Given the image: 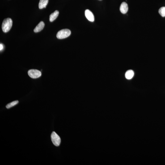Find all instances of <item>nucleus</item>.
<instances>
[{
  "mask_svg": "<svg viewBox=\"0 0 165 165\" xmlns=\"http://www.w3.org/2000/svg\"><path fill=\"white\" fill-rule=\"evenodd\" d=\"M12 20L11 18H7L4 20L2 24V29L3 32H8L12 26Z\"/></svg>",
  "mask_w": 165,
  "mask_h": 165,
  "instance_id": "nucleus-1",
  "label": "nucleus"
},
{
  "mask_svg": "<svg viewBox=\"0 0 165 165\" xmlns=\"http://www.w3.org/2000/svg\"><path fill=\"white\" fill-rule=\"evenodd\" d=\"M71 33V32L70 30L67 29H65L58 31L57 33L56 36L58 39H63L70 36Z\"/></svg>",
  "mask_w": 165,
  "mask_h": 165,
  "instance_id": "nucleus-2",
  "label": "nucleus"
},
{
  "mask_svg": "<svg viewBox=\"0 0 165 165\" xmlns=\"http://www.w3.org/2000/svg\"><path fill=\"white\" fill-rule=\"evenodd\" d=\"M51 138L52 143L55 146H59L61 143V138L55 132H52L51 134Z\"/></svg>",
  "mask_w": 165,
  "mask_h": 165,
  "instance_id": "nucleus-3",
  "label": "nucleus"
},
{
  "mask_svg": "<svg viewBox=\"0 0 165 165\" xmlns=\"http://www.w3.org/2000/svg\"><path fill=\"white\" fill-rule=\"evenodd\" d=\"M28 74L29 76L33 79L39 78L41 75V73L40 71L36 69H32L28 70Z\"/></svg>",
  "mask_w": 165,
  "mask_h": 165,
  "instance_id": "nucleus-4",
  "label": "nucleus"
},
{
  "mask_svg": "<svg viewBox=\"0 0 165 165\" xmlns=\"http://www.w3.org/2000/svg\"><path fill=\"white\" fill-rule=\"evenodd\" d=\"M85 15L86 18L89 21L93 22L95 20V18L93 13L89 10H86L85 12Z\"/></svg>",
  "mask_w": 165,
  "mask_h": 165,
  "instance_id": "nucleus-5",
  "label": "nucleus"
},
{
  "mask_svg": "<svg viewBox=\"0 0 165 165\" xmlns=\"http://www.w3.org/2000/svg\"><path fill=\"white\" fill-rule=\"evenodd\" d=\"M120 10L122 13L126 14L128 10L127 4L125 2H123L120 5Z\"/></svg>",
  "mask_w": 165,
  "mask_h": 165,
  "instance_id": "nucleus-6",
  "label": "nucleus"
},
{
  "mask_svg": "<svg viewBox=\"0 0 165 165\" xmlns=\"http://www.w3.org/2000/svg\"><path fill=\"white\" fill-rule=\"evenodd\" d=\"M44 26L45 24L44 22L43 21L40 22L34 29V32L36 33L40 32L44 28Z\"/></svg>",
  "mask_w": 165,
  "mask_h": 165,
  "instance_id": "nucleus-7",
  "label": "nucleus"
},
{
  "mask_svg": "<svg viewBox=\"0 0 165 165\" xmlns=\"http://www.w3.org/2000/svg\"><path fill=\"white\" fill-rule=\"evenodd\" d=\"M59 12L57 10H56L50 16V21L51 22L54 21L58 17Z\"/></svg>",
  "mask_w": 165,
  "mask_h": 165,
  "instance_id": "nucleus-8",
  "label": "nucleus"
},
{
  "mask_svg": "<svg viewBox=\"0 0 165 165\" xmlns=\"http://www.w3.org/2000/svg\"><path fill=\"white\" fill-rule=\"evenodd\" d=\"M134 72L133 70H128L125 73V78L127 79L130 80L133 78L134 76Z\"/></svg>",
  "mask_w": 165,
  "mask_h": 165,
  "instance_id": "nucleus-9",
  "label": "nucleus"
},
{
  "mask_svg": "<svg viewBox=\"0 0 165 165\" xmlns=\"http://www.w3.org/2000/svg\"><path fill=\"white\" fill-rule=\"evenodd\" d=\"M48 2V0H40L39 4V9H42L45 8Z\"/></svg>",
  "mask_w": 165,
  "mask_h": 165,
  "instance_id": "nucleus-10",
  "label": "nucleus"
},
{
  "mask_svg": "<svg viewBox=\"0 0 165 165\" xmlns=\"http://www.w3.org/2000/svg\"><path fill=\"white\" fill-rule=\"evenodd\" d=\"M18 103H19V102L18 100L14 101L12 102L11 103L7 104L6 106V107L7 109H9L11 108L14 106L16 105Z\"/></svg>",
  "mask_w": 165,
  "mask_h": 165,
  "instance_id": "nucleus-11",
  "label": "nucleus"
},
{
  "mask_svg": "<svg viewBox=\"0 0 165 165\" xmlns=\"http://www.w3.org/2000/svg\"><path fill=\"white\" fill-rule=\"evenodd\" d=\"M159 14L162 17H165V7L161 8L158 11Z\"/></svg>",
  "mask_w": 165,
  "mask_h": 165,
  "instance_id": "nucleus-12",
  "label": "nucleus"
},
{
  "mask_svg": "<svg viewBox=\"0 0 165 165\" xmlns=\"http://www.w3.org/2000/svg\"><path fill=\"white\" fill-rule=\"evenodd\" d=\"M3 46L2 45V44H0V50L1 51V50H2V49H3Z\"/></svg>",
  "mask_w": 165,
  "mask_h": 165,
  "instance_id": "nucleus-13",
  "label": "nucleus"
},
{
  "mask_svg": "<svg viewBox=\"0 0 165 165\" xmlns=\"http://www.w3.org/2000/svg\"></svg>",
  "mask_w": 165,
  "mask_h": 165,
  "instance_id": "nucleus-14",
  "label": "nucleus"
}]
</instances>
